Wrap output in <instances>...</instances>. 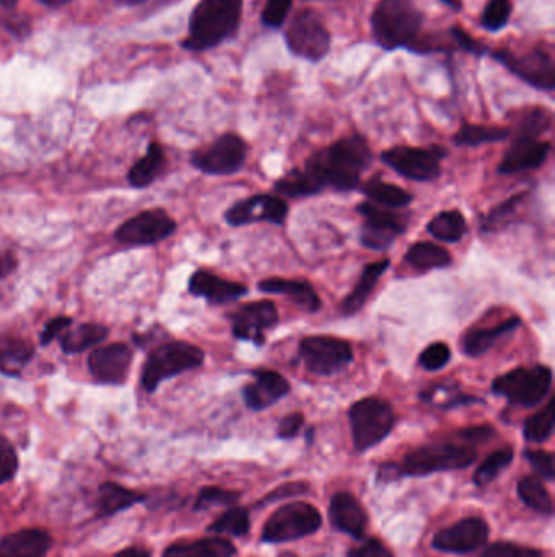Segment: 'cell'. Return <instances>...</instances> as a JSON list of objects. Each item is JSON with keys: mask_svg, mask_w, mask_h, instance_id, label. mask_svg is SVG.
<instances>
[{"mask_svg": "<svg viewBox=\"0 0 555 557\" xmlns=\"http://www.w3.org/2000/svg\"><path fill=\"white\" fill-rule=\"evenodd\" d=\"M371 160L373 155L368 142L360 134H354L315 152L303 168L321 191L324 187H332L348 193L358 187L362 173L370 167Z\"/></svg>", "mask_w": 555, "mask_h": 557, "instance_id": "cell-1", "label": "cell"}, {"mask_svg": "<svg viewBox=\"0 0 555 557\" xmlns=\"http://www.w3.org/2000/svg\"><path fill=\"white\" fill-rule=\"evenodd\" d=\"M245 0H201L189 18V33L183 47L207 51L232 38L241 24Z\"/></svg>", "mask_w": 555, "mask_h": 557, "instance_id": "cell-2", "label": "cell"}, {"mask_svg": "<svg viewBox=\"0 0 555 557\" xmlns=\"http://www.w3.org/2000/svg\"><path fill=\"white\" fill-rule=\"evenodd\" d=\"M424 20L416 0H379L371 14V33L386 51L410 49L420 38Z\"/></svg>", "mask_w": 555, "mask_h": 557, "instance_id": "cell-3", "label": "cell"}, {"mask_svg": "<svg viewBox=\"0 0 555 557\" xmlns=\"http://www.w3.org/2000/svg\"><path fill=\"white\" fill-rule=\"evenodd\" d=\"M476 458V445L464 441L458 433V441H433L412 450L401 464L398 463V468L401 478H422L433 472L463 470L474 463Z\"/></svg>", "mask_w": 555, "mask_h": 557, "instance_id": "cell-4", "label": "cell"}, {"mask_svg": "<svg viewBox=\"0 0 555 557\" xmlns=\"http://www.w3.org/2000/svg\"><path fill=\"white\" fill-rule=\"evenodd\" d=\"M204 364L202 349L186 340H168L156 344L146 357L140 373L142 388L154 393L165 380L177 377L185 371L199 369Z\"/></svg>", "mask_w": 555, "mask_h": 557, "instance_id": "cell-5", "label": "cell"}, {"mask_svg": "<svg viewBox=\"0 0 555 557\" xmlns=\"http://www.w3.org/2000/svg\"><path fill=\"white\" fill-rule=\"evenodd\" d=\"M552 370L548 365L520 367L497 377L492 383V391L513 406L531 410L548 398L552 390Z\"/></svg>", "mask_w": 555, "mask_h": 557, "instance_id": "cell-6", "label": "cell"}, {"mask_svg": "<svg viewBox=\"0 0 555 557\" xmlns=\"http://www.w3.org/2000/svg\"><path fill=\"white\" fill-rule=\"evenodd\" d=\"M348 420L357 451L377 447L396 426L393 406L377 396H367L354 402L348 410Z\"/></svg>", "mask_w": 555, "mask_h": 557, "instance_id": "cell-7", "label": "cell"}, {"mask_svg": "<svg viewBox=\"0 0 555 557\" xmlns=\"http://www.w3.org/2000/svg\"><path fill=\"white\" fill-rule=\"evenodd\" d=\"M321 523V513L311 503H286L278 507L264 523L261 540L269 544L297 542L317 533Z\"/></svg>", "mask_w": 555, "mask_h": 557, "instance_id": "cell-8", "label": "cell"}, {"mask_svg": "<svg viewBox=\"0 0 555 557\" xmlns=\"http://www.w3.org/2000/svg\"><path fill=\"white\" fill-rule=\"evenodd\" d=\"M286 43L292 55L318 62L331 49V33L313 8H301L287 26Z\"/></svg>", "mask_w": 555, "mask_h": 557, "instance_id": "cell-9", "label": "cell"}, {"mask_svg": "<svg viewBox=\"0 0 555 557\" xmlns=\"http://www.w3.org/2000/svg\"><path fill=\"white\" fill-rule=\"evenodd\" d=\"M298 356L309 373L331 377L352 364L354 349L348 340L334 336H308L301 340Z\"/></svg>", "mask_w": 555, "mask_h": 557, "instance_id": "cell-10", "label": "cell"}, {"mask_svg": "<svg viewBox=\"0 0 555 557\" xmlns=\"http://www.w3.org/2000/svg\"><path fill=\"white\" fill-rule=\"evenodd\" d=\"M247 144L238 134L227 132L214 140L208 147L194 152V168L212 177H230L238 173L247 163Z\"/></svg>", "mask_w": 555, "mask_h": 557, "instance_id": "cell-11", "label": "cell"}, {"mask_svg": "<svg viewBox=\"0 0 555 557\" xmlns=\"http://www.w3.org/2000/svg\"><path fill=\"white\" fill-rule=\"evenodd\" d=\"M507 69L520 80L538 90L552 92L555 88V62L550 51L542 46L532 47L523 55H515L509 49H497L494 55Z\"/></svg>", "mask_w": 555, "mask_h": 557, "instance_id": "cell-12", "label": "cell"}, {"mask_svg": "<svg viewBox=\"0 0 555 557\" xmlns=\"http://www.w3.org/2000/svg\"><path fill=\"white\" fill-rule=\"evenodd\" d=\"M448 155L443 147H393L381 154V162L404 178L432 181L441 173V160Z\"/></svg>", "mask_w": 555, "mask_h": 557, "instance_id": "cell-13", "label": "cell"}, {"mask_svg": "<svg viewBox=\"0 0 555 557\" xmlns=\"http://www.w3.org/2000/svg\"><path fill=\"white\" fill-rule=\"evenodd\" d=\"M357 212L362 216L360 243L375 251H385L393 245L396 237L406 230L408 218L391 209L379 208L373 202H362L357 206Z\"/></svg>", "mask_w": 555, "mask_h": 557, "instance_id": "cell-14", "label": "cell"}, {"mask_svg": "<svg viewBox=\"0 0 555 557\" xmlns=\"http://www.w3.org/2000/svg\"><path fill=\"white\" fill-rule=\"evenodd\" d=\"M177 222L163 209H148L117 227L115 238L127 247H150L177 232Z\"/></svg>", "mask_w": 555, "mask_h": 557, "instance_id": "cell-15", "label": "cell"}, {"mask_svg": "<svg viewBox=\"0 0 555 557\" xmlns=\"http://www.w3.org/2000/svg\"><path fill=\"white\" fill-rule=\"evenodd\" d=\"M232 321V333L237 339L247 340L255 346H263L266 333L278 325V309L269 300L241 305L228 315Z\"/></svg>", "mask_w": 555, "mask_h": 557, "instance_id": "cell-16", "label": "cell"}, {"mask_svg": "<svg viewBox=\"0 0 555 557\" xmlns=\"http://www.w3.org/2000/svg\"><path fill=\"white\" fill-rule=\"evenodd\" d=\"M288 204L282 197L270 194H256L233 204L225 212V222L232 227L269 222L274 225L286 224Z\"/></svg>", "mask_w": 555, "mask_h": 557, "instance_id": "cell-17", "label": "cell"}, {"mask_svg": "<svg viewBox=\"0 0 555 557\" xmlns=\"http://www.w3.org/2000/svg\"><path fill=\"white\" fill-rule=\"evenodd\" d=\"M489 540V525L478 517L456 522L455 525L439 530L433 536L432 546L435 550L449 554H468L479 550Z\"/></svg>", "mask_w": 555, "mask_h": 557, "instance_id": "cell-18", "label": "cell"}, {"mask_svg": "<svg viewBox=\"0 0 555 557\" xmlns=\"http://www.w3.org/2000/svg\"><path fill=\"white\" fill-rule=\"evenodd\" d=\"M132 365V349L124 342L101 346L88 356L93 379L106 385H123Z\"/></svg>", "mask_w": 555, "mask_h": 557, "instance_id": "cell-19", "label": "cell"}, {"mask_svg": "<svg viewBox=\"0 0 555 557\" xmlns=\"http://www.w3.org/2000/svg\"><path fill=\"white\" fill-rule=\"evenodd\" d=\"M253 381L243 388V400L251 410H264L290 393L288 380L276 370H253Z\"/></svg>", "mask_w": 555, "mask_h": 557, "instance_id": "cell-20", "label": "cell"}, {"mask_svg": "<svg viewBox=\"0 0 555 557\" xmlns=\"http://www.w3.org/2000/svg\"><path fill=\"white\" fill-rule=\"evenodd\" d=\"M550 150L552 144L546 140L511 137V146L507 154L503 155L497 171L500 175H515L540 168L548 160Z\"/></svg>", "mask_w": 555, "mask_h": 557, "instance_id": "cell-21", "label": "cell"}, {"mask_svg": "<svg viewBox=\"0 0 555 557\" xmlns=\"http://www.w3.org/2000/svg\"><path fill=\"white\" fill-rule=\"evenodd\" d=\"M187 289H189V294L206 299L212 305L237 302L238 299L247 294V286L218 278L216 274L204 271V269L194 272L189 278Z\"/></svg>", "mask_w": 555, "mask_h": 557, "instance_id": "cell-22", "label": "cell"}, {"mask_svg": "<svg viewBox=\"0 0 555 557\" xmlns=\"http://www.w3.org/2000/svg\"><path fill=\"white\" fill-rule=\"evenodd\" d=\"M329 519L336 530L362 540L368 525V515L362 503L350 492H338L329 502Z\"/></svg>", "mask_w": 555, "mask_h": 557, "instance_id": "cell-23", "label": "cell"}, {"mask_svg": "<svg viewBox=\"0 0 555 557\" xmlns=\"http://www.w3.org/2000/svg\"><path fill=\"white\" fill-rule=\"evenodd\" d=\"M257 289L264 294L286 295L305 313H317L318 309H321L319 295L317 294L315 287L307 280L269 278L261 280Z\"/></svg>", "mask_w": 555, "mask_h": 557, "instance_id": "cell-24", "label": "cell"}, {"mask_svg": "<svg viewBox=\"0 0 555 557\" xmlns=\"http://www.w3.org/2000/svg\"><path fill=\"white\" fill-rule=\"evenodd\" d=\"M53 538L43 530H20L0 540V557H46Z\"/></svg>", "mask_w": 555, "mask_h": 557, "instance_id": "cell-25", "label": "cell"}, {"mask_svg": "<svg viewBox=\"0 0 555 557\" xmlns=\"http://www.w3.org/2000/svg\"><path fill=\"white\" fill-rule=\"evenodd\" d=\"M521 325V319L511 317L497 325L486 326V328H470L468 333L461 338V350L468 357H480L494 348L495 342L500 340L503 336L517 331Z\"/></svg>", "mask_w": 555, "mask_h": 557, "instance_id": "cell-26", "label": "cell"}, {"mask_svg": "<svg viewBox=\"0 0 555 557\" xmlns=\"http://www.w3.org/2000/svg\"><path fill=\"white\" fill-rule=\"evenodd\" d=\"M389 264H391L389 259H381L377 263L365 266L362 276L357 280L352 292L342 302L340 309H342L344 317H354L355 313H358L365 307V303L370 299L375 287L378 286L379 278L389 269Z\"/></svg>", "mask_w": 555, "mask_h": 557, "instance_id": "cell-27", "label": "cell"}, {"mask_svg": "<svg viewBox=\"0 0 555 557\" xmlns=\"http://www.w3.org/2000/svg\"><path fill=\"white\" fill-rule=\"evenodd\" d=\"M146 497L142 492L124 488L117 482L106 481L101 484L96 495L98 517H113L119 511H127L137 503L144 502Z\"/></svg>", "mask_w": 555, "mask_h": 557, "instance_id": "cell-28", "label": "cell"}, {"mask_svg": "<svg viewBox=\"0 0 555 557\" xmlns=\"http://www.w3.org/2000/svg\"><path fill=\"white\" fill-rule=\"evenodd\" d=\"M237 548L222 536H210L196 542H177L168 546L163 557H233Z\"/></svg>", "mask_w": 555, "mask_h": 557, "instance_id": "cell-29", "label": "cell"}, {"mask_svg": "<svg viewBox=\"0 0 555 557\" xmlns=\"http://www.w3.org/2000/svg\"><path fill=\"white\" fill-rule=\"evenodd\" d=\"M35 356V346L30 340L5 336L0 338V373L18 377Z\"/></svg>", "mask_w": 555, "mask_h": 557, "instance_id": "cell-30", "label": "cell"}, {"mask_svg": "<svg viewBox=\"0 0 555 557\" xmlns=\"http://www.w3.org/2000/svg\"><path fill=\"white\" fill-rule=\"evenodd\" d=\"M165 167H166L165 150L158 142H152L146 148V154L127 173V181L134 187L142 189L152 185L155 179L162 175Z\"/></svg>", "mask_w": 555, "mask_h": 557, "instance_id": "cell-31", "label": "cell"}, {"mask_svg": "<svg viewBox=\"0 0 555 557\" xmlns=\"http://www.w3.org/2000/svg\"><path fill=\"white\" fill-rule=\"evenodd\" d=\"M404 261L417 271L429 272L435 269H447L453 263V256L445 248L430 241H419L406 251Z\"/></svg>", "mask_w": 555, "mask_h": 557, "instance_id": "cell-32", "label": "cell"}, {"mask_svg": "<svg viewBox=\"0 0 555 557\" xmlns=\"http://www.w3.org/2000/svg\"><path fill=\"white\" fill-rule=\"evenodd\" d=\"M360 189L368 197V201L385 209H402V208H408L412 202V194L404 191L402 187L393 183H386L378 177H373L368 181H365L360 186Z\"/></svg>", "mask_w": 555, "mask_h": 557, "instance_id": "cell-33", "label": "cell"}, {"mask_svg": "<svg viewBox=\"0 0 555 557\" xmlns=\"http://www.w3.org/2000/svg\"><path fill=\"white\" fill-rule=\"evenodd\" d=\"M109 329L106 326L98 325V323H84V325L76 326V328H67L64 333L59 336L61 340V349L66 354H80L86 349L93 348L96 344H100L101 340L108 338Z\"/></svg>", "mask_w": 555, "mask_h": 557, "instance_id": "cell-34", "label": "cell"}, {"mask_svg": "<svg viewBox=\"0 0 555 557\" xmlns=\"http://www.w3.org/2000/svg\"><path fill=\"white\" fill-rule=\"evenodd\" d=\"M433 238L445 243H458L468 233V222L461 210H441L427 225Z\"/></svg>", "mask_w": 555, "mask_h": 557, "instance_id": "cell-35", "label": "cell"}, {"mask_svg": "<svg viewBox=\"0 0 555 557\" xmlns=\"http://www.w3.org/2000/svg\"><path fill=\"white\" fill-rule=\"evenodd\" d=\"M510 139L509 127L482 126V124H463L453 136V144L458 147H479L484 144H495Z\"/></svg>", "mask_w": 555, "mask_h": 557, "instance_id": "cell-36", "label": "cell"}, {"mask_svg": "<svg viewBox=\"0 0 555 557\" xmlns=\"http://www.w3.org/2000/svg\"><path fill=\"white\" fill-rule=\"evenodd\" d=\"M518 495L523 502L538 511L540 515L550 517L554 513V502L549 494L548 489L540 476H525L518 482Z\"/></svg>", "mask_w": 555, "mask_h": 557, "instance_id": "cell-37", "label": "cell"}, {"mask_svg": "<svg viewBox=\"0 0 555 557\" xmlns=\"http://www.w3.org/2000/svg\"><path fill=\"white\" fill-rule=\"evenodd\" d=\"M515 131L510 129V137H528V139H540L544 132H548L552 126V115L546 108H528L518 115L515 121Z\"/></svg>", "mask_w": 555, "mask_h": 557, "instance_id": "cell-38", "label": "cell"}, {"mask_svg": "<svg viewBox=\"0 0 555 557\" xmlns=\"http://www.w3.org/2000/svg\"><path fill=\"white\" fill-rule=\"evenodd\" d=\"M274 187L282 196L295 197V199L321 193V189L318 187L315 179L309 177L308 171L305 168H293V170L288 171L286 177H282L276 181Z\"/></svg>", "mask_w": 555, "mask_h": 557, "instance_id": "cell-39", "label": "cell"}, {"mask_svg": "<svg viewBox=\"0 0 555 557\" xmlns=\"http://www.w3.org/2000/svg\"><path fill=\"white\" fill-rule=\"evenodd\" d=\"M555 401L554 398L549 400L548 404L536 414H532L531 418L525 420L523 426V435L528 441L531 443H542L549 441L550 435L554 432L555 420Z\"/></svg>", "mask_w": 555, "mask_h": 557, "instance_id": "cell-40", "label": "cell"}, {"mask_svg": "<svg viewBox=\"0 0 555 557\" xmlns=\"http://www.w3.org/2000/svg\"><path fill=\"white\" fill-rule=\"evenodd\" d=\"M251 528L249 511L243 507H230L218 519L208 526V533L230 534V536H247Z\"/></svg>", "mask_w": 555, "mask_h": 557, "instance_id": "cell-41", "label": "cell"}, {"mask_svg": "<svg viewBox=\"0 0 555 557\" xmlns=\"http://www.w3.org/2000/svg\"><path fill=\"white\" fill-rule=\"evenodd\" d=\"M513 457H515V451L511 447L495 450L494 453H490L482 463L479 464L478 470L474 472V478H472L474 484L479 488L490 484L513 461Z\"/></svg>", "mask_w": 555, "mask_h": 557, "instance_id": "cell-42", "label": "cell"}, {"mask_svg": "<svg viewBox=\"0 0 555 557\" xmlns=\"http://www.w3.org/2000/svg\"><path fill=\"white\" fill-rule=\"evenodd\" d=\"M511 10V0H489L480 16V24L487 31L501 30L509 24Z\"/></svg>", "mask_w": 555, "mask_h": 557, "instance_id": "cell-43", "label": "cell"}, {"mask_svg": "<svg viewBox=\"0 0 555 557\" xmlns=\"http://www.w3.org/2000/svg\"><path fill=\"white\" fill-rule=\"evenodd\" d=\"M239 501V492L235 491H227V489L216 488V486H208L199 491L194 509L196 511H208L212 507H230L233 503Z\"/></svg>", "mask_w": 555, "mask_h": 557, "instance_id": "cell-44", "label": "cell"}, {"mask_svg": "<svg viewBox=\"0 0 555 557\" xmlns=\"http://www.w3.org/2000/svg\"><path fill=\"white\" fill-rule=\"evenodd\" d=\"M525 197L526 193L518 194V196L510 197L509 201H505L503 204H500V206H497V208H495L492 212H489V216L484 218L482 228H484L486 232L501 228V225L507 224L509 218L515 216V212H517L518 208L523 204V199H525Z\"/></svg>", "mask_w": 555, "mask_h": 557, "instance_id": "cell-45", "label": "cell"}, {"mask_svg": "<svg viewBox=\"0 0 555 557\" xmlns=\"http://www.w3.org/2000/svg\"><path fill=\"white\" fill-rule=\"evenodd\" d=\"M449 360H451V349L448 348L445 342H432L419 357V364L427 371L441 370L449 364Z\"/></svg>", "mask_w": 555, "mask_h": 557, "instance_id": "cell-46", "label": "cell"}, {"mask_svg": "<svg viewBox=\"0 0 555 557\" xmlns=\"http://www.w3.org/2000/svg\"><path fill=\"white\" fill-rule=\"evenodd\" d=\"M292 10V0H267L261 14V20L267 28L278 30L286 24Z\"/></svg>", "mask_w": 555, "mask_h": 557, "instance_id": "cell-47", "label": "cell"}, {"mask_svg": "<svg viewBox=\"0 0 555 557\" xmlns=\"http://www.w3.org/2000/svg\"><path fill=\"white\" fill-rule=\"evenodd\" d=\"M480 557H542V552L517 542H499L487 546Z\"/></svg>", "mask_w": 555, "mask_h": 557, "instance_id": "cell-48", "label": "cell"}, {"mask_svg": "<svg viewBox=\"0 0 555 557\" xmlns=\"http://www.w3.org/2000/svg\"><path fill=\"white\" fill-rule=\"evenodd\" d=\"M523 457L531 463L542 481L555 480L554 455L546 450H525Z\"/></svg>", "mask_w": 555, "mask_h": 557, "instance_id": "cell-49", "label": "cell"}, {"mask_svg": "<svg viewBox=\"0 0 555 557\" xmlns=\"http://www.w3.org/2000/svg\"><path fill=\"white\" fill-rule=\"evenodd\" d=\"M18 471V455L14 445L0 435V484H5L15 478Z\"/></svg>", "mask_w": 555, "mask_h": 557, "instance_id": "cell-50", "label": "cell"}, {"mask_svg": "<svg viewBox=\"0 0 555 557\" xmlns=\"http://www.w3.org/2000/svg\"><path fill=\"white\" fill-rule=\"evenodd\" d=\"M449 36L453 39V45L455 47H458L459 51H464V53H469V55L474 56H484L490 55V49L486 46V45H482V43H479L476 39L470 36L468 31L463 30V28H459V26H451L449 30Z\"/></svg>", "mask_w": 555, "mask_h": 557, "instance_id": "cell-51", "label": "cell"}, {"mask_svg": "<svg viewBox=\"0 0 555 557\" xmlns=\"http://www.w3.org/2000/svg\"><path fill=\"white\" fill-rule=\"evenodd\" d=\"M348 557H394L393 552L386 548L383 542L377 538H368L352 551H348Z\"/></svg>", "mask_w": 555, "mask_h": 557, "instance_id": "cell-52", "label": "cell"}, {"mask_svg": "<svg viewBox=\"0 0 555 557\" xmlns=\"http://www.w3.org/2000/svg\"><path fill=\"white\" fill-rule=\"evenodd\" d=\"M305 424V418L301 412H292L278 422V437L282 441H292L298 433L301 427Z\"/></svg>", "mask_w": 555, "mask_h": 557, "instance_id": "cell-53", "label": "cell"}, {"mask_svg": "<svg viewBox=\"0 0 555 557\" xmlns=\"http://www.w3.org/2000/svg\"><path fill=\"white\" fill-rule=\"evenodd\" d=\"M69 326H72V318L70 317H57L53 318L43 329L41 333V344L47 346L51 340H55L56 338H59Z\"/></svg>", "mask_w": 555, "mask_h": 557, "instance_id": "cell-54", "label": "cell"}, {"mask_svg": "<svg viewBox=\"0 0 555 557\" xmlns=\"http://www.w3.org/2000/svg\"><path fill=\"white\" fill-rule=\"evenodd\" d=\"M308 491V486L305 484V482H292V484H284V486H280L278 491H274V492H270L266 499H264L263 503L274 502V501H278L280 497H290V495H300L303 492H307Z\"/></svg>", "mask_w": 555, "mask_h": 557, "instance_id": "cell-55", "label": "cell"}, {"mask_svg": "<svg viewBox=\"0 0 555 557\" xmlns=\"http://www.w3.org/2000/svg\"><path fill=\"white\" fill-rule=\"evenodd\" d=\"M16 258L12 253H0V278L15 271Z\"/></svg>", "mask_w": 555, "mask_h": 557, "instance_id": "cell-56", "label": "cell"}, {"mask_svg": "<svg viewBox=\"0 0 555 557\" xmlns=\"http://www.w3.org/2000/svg\"><path fill=\"white\" fill-rule=\"evenodd\" d=\"M113 557H150V551L139 548V546H129L126 550L119 551Z\"/></svg>", "mask_w": 555, "mask_h": 557, "instance_id": "cell-57", "label": "cell"}, {"mask_svg": "<svg viewBox=\"0 0 555 557\" xmlns=\"http://www.w3.org/2000/svg\"><path fill=\"white\" fill-rule=\"evenodd\" d=\"M41 4H45L47 7H62V5H66V4H69L70 0H39Z\"/></svg>", "mask_w": 555, "mask_h": 557, "instance_id": "cell-58", "label": "cell"}, {"mask_svg": "<svg viewBox=\"0 0 555 557\" xmlns=\"http://www.w3.org/2000/svg\"><path fill=\"white\" fill-rule=\"evenodd\" d=\"M445 5H448L449 8H453L456 12H459L461 8H463V2L461 0H441Z\"/></svg>", "mask_w": 555, "mask_h": 557, "instance_id": "cell-59", "label": "cell"}, {"mask_svg": "<svg viewBox=\"0 0 555 557\" xmlns=\"http://www.w3.org/2000/svg\"><path fill=\"white\" fill-rule=\"evenodd\" d=\"M18 0H0V5L5 8H14L16 5Z\"/></svg>", "mask_w": 555, "mask_h": 557, "instance_id": "cell-60", "label": "cell"}, {"mask_svg": "<svg viewBox=\"0 0 555 557\" xmlns=\"http://www.w3.org/2000/svg\"><path fill=\"white\" fill-rule=\"evenodd\" d=\"M117 2L127 4V5H136V4H140V2H144V0H117Z\"/></svg>", "mask_w": 555, "mask_h": 557, "instance_id": "cell-61", "label": "cell"}]
</instances>
